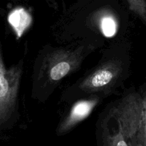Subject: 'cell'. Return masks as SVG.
Instances as JSON below:
<instances>
[{"label":"cell","instance_id":"7a4b0ae2","mask_svg":"<svg viewBox=\"0 0 146 146\" xmlns=\"http://www.w3.org/2000/svg\"><path fill=\"white\" fill-rule=\"evenodd\" d=\"M21 75V65L6 68L0 46V124L5 123L14 111Z\"/></svg>","mask_w":146,"mask_h":146},{"label":"cell","instance_id":"9c48e42d","mask_svg":"<svg viewBox=\"0 0 146 146\" xmlns=\"http://www.w3.org/2000/svg\"><path fill=\"white\" fill-rule=\"evenodd\" d=\"M143 98V116L135 137V146H146V94Z\"/></svg>","mask_w":146,"mask_h":146},{"label":"cell","instance_id":"6da1fadb","mask_svg":"<svg viewBox=\"0 0 146 146\" xmlns=\"http://www.w3.org/2000/svg\"><path fill=\"white\" fill-rule=\"evenodd\" d=\"M111 115L125 139L131 146H135V137L143 116V98L131 94L123 98L113 109Z\"/></svg>","mask_w":146,"mask_h":146},{"label":"cell","instance_id":"3957f363","mask_svg":"<svg viewBox=\"0 0 146 146\" xmlns=\"http://www.w3.org/2000/svg\"><path fill=\"white\" fill-rule=\"evenodd\" d=\"M84 58L81 48L56 50L49 54L45 64V74L50 83H57L75 71Z\"/></svg>","mask_w":146,"mask_h":146},{"label":"cell","instance_id":"277c9868","mask_svg":"<svg viewBox=\"0 0 146 146\" xmlns=\"http://www.w3.org/2000/svg\"><path fill=\"white\" fill-rule=\"evenodd\" d=\"M122 65L118 61L102 64L80 84L79 88L85 92H97L112 86L122 72Z\"/></svg>","mask_w":146,"mask_h":146},{"label":"cell","instance_id":"8992f818","mask_svg":"<svg viewBox=\"0 0 146 146\" xmlns=\"http://www.w3.org/2000/svg\"><path fill=\"white\" fill-rule=\"evenodd\" d=\"M8 21L17 36L20 37L31 25L32 18L27 10L19 8L13 10L10 13Z\"/></svg>","mask_w":146,"mask_h":146},{"label":"cell","instance_id":"5b68a950","mask_svg":"<svg viewBox=\"0 0 146 146\" xmlns=\"http://www.w3.org/2000/svg\"><path fill=\"white\" fill-rule=\"evenodd\" d=\"M98 103V99L95 98L77 101L71 108L67 116L59 125L58 133L60 135L66 133L88 118Z\"/></svg>","mask_w":146,"mask_h":146},{"label":"cell","instance_id":"30bf717a","mask_svg":"<svg viewBox=\"0 0 146 146\" xmlns=\"http://www.w3.org/2000/svg\"><path fill=\"white\" fill-rule=\"evenodd\" d=\"M131 11L146 23V0H127Z\"/></svg>","mask_w":146,"mask_h":146},{"label":"cell","instance_id":"ba28073f","mask_svg":"<svg viewBox=\"0 0 146 146\" xmlns=\"http://www.w3.org/2000/svg\"><path fill=\"white\" fill-rule=\"evenodd\" d=\"M103 141L104 146H131L118 129L113 132V133L108 129H104Z\"/></svg>","mask_w":146,"mask_h":146},{"label":"cell","instance_id":"52a82bcc","mask_svg":"<svg viewBox=\"0 0 146 146\" xmlns=\"http://www.w3.org/2000/svg\"><path fill=\"white\" fill-rule=\"evenodd\" d=\"M98 24L100 31L106 37H112L117 33L118 23L117 19L111 13L104 12L100 14Z\"/></svg>","mask_w":146,"mask_h":146}]
</instances>
